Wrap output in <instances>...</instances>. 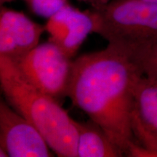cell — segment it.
Returning a JSON list of instances; mask_svg holds the SVG:
<instances>
[{
	"mask_svg": "<svg viewBox=\"0 0 157 157\" xmlns=\"http://www.w3.org/2000/svg\"><path fill=\"white\" fill-rule=\"evenodd\" d=\"M143 76L130 57L109 44L72 63L66 96L124 156L135 142L132 128L135 91Z\"/></svg>",
	"mask_w": 157,
	"mask_h": 157,
	"instance_id": "cell-1",
	"label": "cell"
},
{
	"mask_svg": "<svg viewBox=\"0 0 157 157\" xmlns=\"http://www.w3.org/2000/svg\"><path fill=\"white\" fill-rule=\"evenodd\" d=\"M0 85L5 101L40 131L54 154L77 157V121L57 98L34 87L13 60L1 56Z\"/></svg>",
	"mask_w": 157,
	"mask_h": 157,
	"instance_id": "cell-2",
	"label": "cell"
},
{
	"mask_svg": "<svg viewBox=\"0 0 157 157\" xmlns=\"http://www.w3.org/2000/svg\"><path fill=\"white\" fill-rule=\"evenodd\" d=\"M88 12L93 21V33L131 58L157 39V4L110 0Z\"/></svg>",
	"mask_w": 157,
	"mask_h": 157,
	"instance_id": "cell-3",
	"label": "cell"
},
{
	"mask_svg": "<svg viewBox=\"0 0 157 157\" xmlns=\"http://www.w3.org/2000/svg\"><path fill=\"white\" fill-rule=\"evenodd\" d=\"M13 62L21 74L43 93L57 99L66 96L73 61L54 43L39 44Z\"/></svg>",
	"mask_w": 157,
	"mask_h": 157,
	"instance_id": "cell-4",
	"label": "cell"
},
{
	"mask_svg": "<svg viewBox=\"0 0 157 157\" xmlns=\"http://www.w3.org/2000/svg\"><path fill=\"white\" fill-rule=\"evenodd\" d=\"M0 148L10 157H49L54 152L40 131L1 98Z\"/></svg>",
	"mask_w": 157,
	"mask_h": 157,
	"instance_id": "cell-5",
	"label": "cell"
},
{
	"mask_svg": "<svg viewBox=\"0 0 157 157\" xmlns=\"http://www.w3.org/2000/svg\"><path fill=\"white\" fill-rule=\"evenodd\" d=\"M44 32L45 25L36 23L22 12L1 6V56L15 61L36 48Z\"/></svg>",
	"mask_w": 157,
	"mask_h": 157,
	"instance_id": "cell-6",
	"label": "cell"
},
{
	"mask_svg": "<svg viewBox=\"0 0 157 157\" xmlns=\"http://www.w3.org/2000/svg\"><path fill=\"white\" fill-rule=\"evenodd\" d=\"M45 27L50 34L48 41L71 58L88 34L93 33V24L89 12H81L67 4L49 17Z\"/></svg>",
	"mask_w": 157,
	"mask_h": 157,
	"instance_id": "cell-7",
	"label": "cell"
},
{
	"mask_svg": "<svg viewBox=\"0 0 157 157\" xmlns=\"http://www.w3.org/2000/svg\"><path fill=\"white\" fill-rule=\"evenodd\" d=\"M77 157H121L124 155L94 121H77Z\"/></svg>",
	"mask_w": 157,
	"mask_h": 157,
	"instance_id": "cell-8",
	"label": "cell"
},
{
	"mask_svg": "<svg viewBox=\"0 0 157 157\" xmlns=\"http://www.w3.org/2000/svg\"><path fill=\"white\" fill-rule=\"evenodd\" d=\"M134 110L148 128L157 132V78H140L135 91Z\"/></svg>",
	"mask_w": 157,
	"mask_h": 157,
	"instance_id": "cell-9",
	"label": "cell"
},
{
	"mask_svg": "<svg viewBox=\"0 0 157 157\" xmlns=\"http://www.w3.org/2000/svg\"><path fill=\"white\" fill-rule=\"evenodd\" d=\"M132 128L135 142L131 144L127 156L157 157V132L143 122L133 111Z\"/></svg>",
	"mask_w": 157,
	"mask_h": 157,
	"instance_id": "cell-10",
	"label": "cell"
},
{
	"mask_svg": "<svg viewBox=\"0 0 157 157\" xmlns=\"http://www.w3.org/2000/svg\"><path fill=\"white\" fill-rule=\"evenodd\" d=\"M132 59L145 76L157 78V39Z\"/></svg>",
	"mask_w": 157,
	"mask_h": 157,
	"instance_id": "cell-11",
	"label": "cell"
},
{
	"mask_svg": "<svg viewBox=\"0 0 157 157\" xmlns=\"http://www.w3.org/2000/svg\"><path fill=\"white\" fill-rule=\"evenodd\" d=\"M26 3L37 15L49 17L67 5L66 0H29Z\"/></svg>",
	"mask_w": 157,
	"mask_h": 157,
	"instance_id": "cell-12",
	"label": "cell"
},
{
	"mask_svg": "<svg viewBox=\"0 0 157 157\" xmlns=\"http://www.w3.org/2000/svg\"><path fill=\"white\" fill-rule=\"evenodd\" d=\"M80 1L83 2L84 3L89 4L92 8H97V7L105 5L110 0H80Z\"/></svg>",
	"mask_w": 157,
	"mask_h": 157,
	"instance_id": "cell-13",
	"label": "cell"
},
{
	"mask_svg": "<svg viewBox=\"0 0 157 157\" xmlns=\"http://www.w3.org/2000/svg\"><path fill=\"white\" fill-rule=\"evenodd\" d=\"M14 1V0H0V5H3L4 4L7 3V2H11ZM23 1H25V0H23Z\"/></svg>",
	"mask_w": 157,
	"mask_h": 157,
	"instance_id": "cell-14",
	"label": "cell"
},
{
	"mask_svg": "<svg viewBox=\"0 0 157 157\" xmlns=\"http://www.w3.org/2000/svg\"><path fill=\"white\" fill-rule=\"evenodd\" d=\"M143 1L148 2H151V3L157 4V0H143Z\"/></svg>",
	"mask_w": 157,
	"mask_h": 157,
	"instance_id": "cell-15",
	"label": "cell"
}]
</instances>
